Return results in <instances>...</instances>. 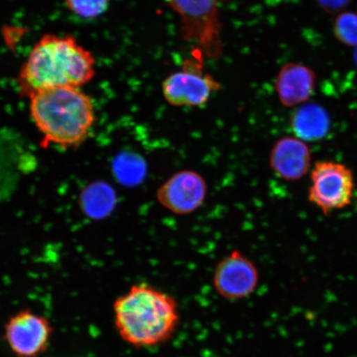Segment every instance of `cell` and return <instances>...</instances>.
<instances>
[{
    "label": "cell",
    "instance_id": "6da1fadb",
    "mask_svg": "<svg viewBox=\"0 0 357 357\" xmlns=\"http://www.w3.org/2000/svg\"><path fill=\"white\" fill-rule=\"evenodd\" d=\"M116 331L128 345L138 349L158 347L172 340L181 325L175 297L153 284H132L113 305Z\"/></svg>",
    "mask_w": 357,
    "mask_h": 357
},
{
    "label": "cell",
    "instance_id": "7a4b0ae2",
    "mask_svg": "<svg viewBox=\"0 0 357 357\" xmlns=\"http://www.w3.org/2000/svg\"><path fill=\"white\" fill-rule=\"evenodd\" d=\"M96 65L92 53L73 36L47 34L34 45L17 82L29 97L46 89L80 88L95 77Z\"/></svg>",
    "mask_w": 357,
    "mask_h": 357
},
{
    "label": "cell",
    "instance_id": "3957f363",
    "mask_svg": "<svg viewBox=\"0 0 357 357\" xmlns=\"http://www.w3.org/2000/svg\"><path fill=\"white\" fill-rule=\"evenodd\" d=\"M29 99L31 115L45 144L67 149L86 139L96 121V110L91 98L80 88L46 89Z\"/></svg>",
    "mask_w": 357,
    "mask_h": 357
},
{
    "label": "cell",
    "instance_id": "277c9868",
    "mask_svg": "<svg viewBox=\"0 0 357 357\" xmlns=\"http://www.w3.org/2000/svg\"><path fill=\"white\" fill-rule=\"evenodd\" d=\"M180 17L182 38L196 45L208 59L222 53L220 7L225 0H164Z\"/></svg>",
    "mask_w": 357,
    "mask_h": 357
},
{
    "label": "cell",
    "instance_id": "5b68a950",
    "mask_svg": "<svg viewBox=\"0 0 357 357\" xmlns=\"http://www.w3.org/2000/svg\"><path fill=\"white\" fill-rule=\"evenodd\" d=\"M204 55L199 48L191 59L184 61L181 70L169 75L162 84L165 100L174 107H204L221 84L204 71Z\"/></svg>",
    "mask_w": 357,
    "mask_h": 357
},
{
    "label": "cell",
    "instance_id": "8992f818",
    "mask_svg": "<svg viewBox=\"0 0 357 357\" xmlns=\"http://www.w3.org/2000/svg\"><path fill=\"white\" fill-rule=\"evenodd\" d=\"M307 199L328 215L349 206L354 199L355 178L346 165L333 160H319L310 171Z\"/></svg>",
    "mask_w": 357,
    "mask_h": 357
},
{
    "label": "cell",
    "instance_id": "52a82bcc",
    "mask_svg": "<svg viewBox=\"0 0 357 357\" xmlns=\"http://www.w3.org/2000/svg\"><path fill=\"white\" fill-rule=\"evenodd\" d=\"M53 328L46 317L32 310H21L4 324L3 338L16 357H40L50 346Z\"/></svg>",
    "mask_w": 357,
    "mask_h": 357
},
{
    "label": "cell",
    "instance_id": "ba28073f",
    "mask_svg": "<svg viewBox=\"0 0 357 357\" xmlns=\"http://www.w3.org/2000/svg\"><path fill=\"white\" fill-rule=\"evenodd\" d=\"M260 281L257 267L239 250H234L218 261L212 282L214 291L227 301H240L256 292Z\"/></svg>",
    "mask_w": 357,
    "mask_h": 357
},
{
    "label": "cell",
    "instance_id": "9c48e42d",
    "mask_svg": "<svg viewBox=\"0 0 357 357\" xmlns=\"http://www.w3.org/2000/svg\"><path fill=\"white\" fill-rule=\"evenodd\" d=\"M208 193L206 181L190 169L178 172L156 192V199L167 211L187 215L202 206Z\"/></svg>",
    "mask_w": 357,
    "mask_h": 357
},
{
    "label": "cell",
    "instance_id": "30bf717a",
    "mask_svg": "<svg viewBox=\"0 0 357 357\" xmlns=\"http://www.w3.org/2000/svg\"><path fill=\"white\" fill-rule=\"evenodd\" d=\"M269 162L279 178L296 181L311 171L312 151L306 142L296 136H285L272 146Z\"/></svg>",
    "mask_w": 357,
    "mask_h": 357
},
{
    "label": "cell",
    "instance_id": "8fae6325",
    "mask_svg": "<svg viewBox=\"0 0 357 357\" xmlns=\"http://www.w3.org/2000/svg\"><path fill=\"white\" fill-rule=\"evenodd\" d=\"M316 80V74L309 66L296 62L284 65L275 82L281 105L291 108L305 104L314 95Z\"/></svg>",
    "mask_w": 357,
    "mask_h": 357
},
{
    "label": "cell",
    "instance_id": "7c38bea8",
    "mask_svg": "<svg viewBox=\"0 0 357 357\" xmlns=\"http://www.w3.org/2000/svg\"><path fill=\"white\" fill-rule=\"evenodd\" d=\"M294 136L306 142L324 139L331 128V117L322 105L305 102L294 111L290 118Z\"/></svg>",
    "mask_w": 357,
    "mask_h": 357
},
{
    "label": "cell",
    "instance_id": "4fadbf2b",
    "mask_svg": "<svg viewBox=\"0 0 357 357\" xmlns=\"http://www.w3.org/2000/svg\"><path fill=\"white\" fill-rule=\"evenodd\" d=\"M115 204L114 191L105 183H93L84 189L82 195L84 211L93 218H102L109 215Z\"/></svg>",
    "mask_w": 357,
    "mask_h": 357
},
{
    "label": "cell",
    "instance_id": "5bb4252c",
    "mask_svg": "<svg viewBox=\"0 0 357 357\" xmlns=\"http://www.w3.org/2000/svg\"><path fill=\"white\" fill-rule=\"evenodd\" d=\"M114 173L121 184L128 186L137 185L145 178V160L136 153H123L119 155L114 160Z\"/></svg>",
    "mask_w": 357,
    "mask_h": 357
},
{
    "label": "cell",
    "instance_id": "9a60e30c",
    "mask_svg": "<svg viewBox=\"0 0 357 357\" xmlns=\"http://www.w3.org/2000/svg\"><path fill=\"white\" fill-rule=\"evenodd\" d=\"M333 30L338 42L357 47V12L339 13L333 21Z\"/></svg>",
    "mask_w": 357,
    "mask_h": 357
},
{
    "label": "cell",
    "instance_id": "2e32d148",
    "mask_svg": "<svg viewBox=\"0 0 357 357\" xmlns=\"http://www.w3.org/2000/svg\"><path fill=\"white\" fill-rule=\"evenodd\" d=\"M70 12L83 19H95L108 8L109 0H65Z\"/></svg>",
    "mask_w": 357,
    "mask_h": 357
},
{
    "label": "cell",
    "instance_id": "e0dca14e",
    "mask_svg": "<svg viewBox=\"0 0 357 357\" xmlns=\"http://www.w3.org/2000/svg\"><path fill=\"white\" fill-rule=\"evenodd\" d=\"M351 1V0H316L319 6L330 15L341 13Z\"/></svg>",
    "mask_w": 357,
    "mask_h": 357
},
{
    "label": "cell",
    "instance_id": "ac0fdd59",
    "mask_svg": "<svg viewBox=\"0 0 357 357\" xmlns=\"http://www.w3.org/2000/svg\"><path fill=\"white\" fill-rule=\"evenodd\" d=\"M354 59H355V63H356V66L357 67V47H356V52H355V57H354Z\"/></svg>",
    "mask_w": 357,
    "mask_h": 357
}]
</instances>
